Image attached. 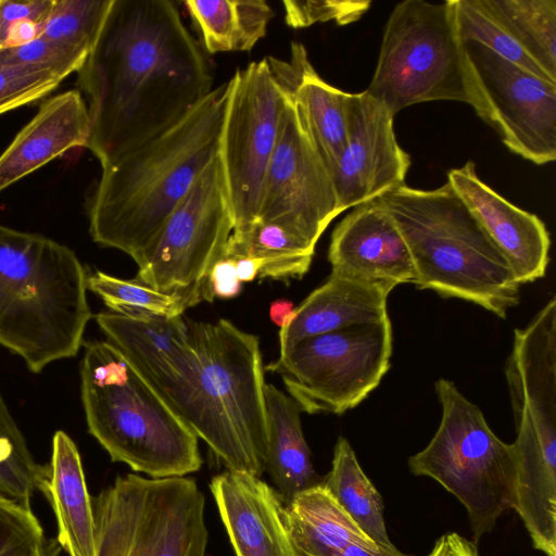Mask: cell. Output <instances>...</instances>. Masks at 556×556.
Returning <instances> with one entry per match:
<instances>
[{"mask_svg":"<svg viewBox=\"0 0 556 556\" xmlns=\"http://www.w3.org/2000/svg\"><path fill=\"white\" fill-rule=\"evenodd\" d=\"M101 167L160 135L212 90L207 54L172 0H113L77 72Z\"/></svg>","mask_w":556,"mask_h":556,"instance_id":"1","label":"cell"},{"mask_svg":"<svg viewBox=\"0 0 556 556\" xmlns=\"http://www.w3.org/2000/svg\"><path fill=\"white\" fill-rule=\"evenodd\" d=\"M229 92L213 90L173 126L102 166L89 198L92 240L136 261L218 155Z\"/></svg>","mask_w":556,"mask_h":556,"instance_id":"2","label":"cell"},{"mask_svg":"<svg viewBox=\"0 0 556 556\" xmlns=\"http://www.w3.org/2000/svg\"><path fill=\"white\" fill-rule=\"evenodd\" d=\"M87 276L66 245L0 223V344L30 371L79 351L92 316Z\"/></svg>","mask_w":556,"mask_h":556,"instance_id":"3","label":"cell"},{"mask_svg":"<svg viewBox=\"0 0 556 556\" xmlns=\"http://www.w3.org/2000/svg\"><path fill=\"white\" fill-rule=\"evenodd\" d=\"M378 199L406 242L416 287L501 318L518 304L520 285L508 263L447 181L432 190L401 185Z\"/></svg>","mask_w":556,"mask_h":556,"instance_id":"4","label":"cell"},{"mask_svg":"<svg viewBox=\"0 0 556 556\" xmlns=\"http://www.w3.org/2000/svg\"><path fill=\"white\" fill-rule=\"evenodd\" d=\"M80 390L89 433L113 462L151 478L202 466L198 437L109 341H88Z\"/></svg>","mask_w":556,"mask_h":556,"instance_id":"5","label":"cell"},{"mask_svg":"<svg viewBox=\"0 0 556 556\" xmlns=\"http://www.w3.org/2000/svg\"><path fill=\"white\" fill-rule=\"evenodd\" d=\"M191 329L201 369L175 413L228 470L261 478L267 419L258 338L227 319L191 321Z\"/></svg>","mask_w":556,"mask_h":556,"instance_id":"6","label":"cell"},{"mask_svg":"<svg viewBox=\"0 0 556 556\" xmlns=\"http://www.w3.org/2000/svg\"><path fill=\"white\" fill-rule=\"evenodd\" d=\"M442 417L429 444L408 458L409 470L438 481L465 506L473 538L491 531L516 506L517 455L500 440L480 408L451 380L434 384Z\"/></svg>","mask_w":556,"mask_h":556,"instance_id":"7","label":"cell"},{"mask_svg":"<svg viewBox=\"0 0 556 556\" xmlns=\"http://www.w3.org/2000/svg\"><path fill=\"white\" fill-rule=\"evenodd\" d=\"M365 91L393 116L404 108L437 100L475 106L452 0H405L395 5Z\"/></svg>","mask_w":556,"mask_h":556,"instance_id":"8","label":"cell"},{"mask_svg":"<svg viewBox=\"0 0 556 556\" xmlns=\"http://www.w3.org/2000/svg\"><path fill=\"white\" fill-rule=\"evenodd\" d=\"M91 502L96 556H205V498L191 478L127 473Z\"/></svg>","mask_w":556,"mask_h":556,"instance_id":"9","label":"cell"},{"mask_svg":"<svg viewBox=\"0 0 556 556\" xmlns=\"http://www.w3.org/2000/svg\"><path fill=\"white\" fill-rule=\"evenodd\" d=\"M390 319L306 338L269 363L289 396L308 414H343L377 388L390 368Z\"/></svg>","mask_w":556,"mask_h":556,"instance_id":"10","label":"cell"},{"mask_svg":"<svg viewBox=\"0 0 556 556\" xmlns=\"http://www.w3.org/2000/svg\"><path fill=\"white\" fill-rule=\"evenodd\" d=\"M233 229L218 155L207 165L165 222L153 243L135 261V281L163 292L202 291Z\"/></svg>","mask_w":556,"mask_h":556,"instance_id":"11","label":"cell"},{"mask_svg":"<svg viewBox=\"0 0 556 556\" xmlns=\"http://www.w3.org/2000/svg\"><path fill=\"white\" fill-rule=\"evenodd\" d=\"M228 84L218 157L232 231H239L257 219L263 182L278 140L287 93L267 58L237 70Z\"/></svg>","mask_w":556,"mask_h":556,"instance_id":"12","label":"cell"},{"mask_svg":"<svg viewBox=\"0 0 556 556\" xmlns=\"http://www.w3.org/2000/svg\"><path fill=\"white\" fill-rule=\"evenodd\" d=\"M475 111L514 153L543 165L556 159V84L489 48L463 41Z\"/></svg>","mask_w":556,"mask_h":556,"instance_id":"13","label":"cell"},{"mask_svg":"<svg viewBox=\"0 0 556 556\" xmlns=\"http://www.w3.org/2000/svg\"><path fill=\"white\" fill-rule=\"evenodd\" d=\"M286 93L278 140L265 174L256 220L283 226L316 245L340 213L328 168L300 109Z\"/></svg>","mask_w":556,"mask_h":556,"instance_id":"14","label":"cell"},{"mask_svg":"<svg viewBox=\"0 0 556 556\" xmlns=\"http://www.w3.org/2000/svg\"><path fill=\"white\" fill-rule=\"evenodd\" d=\"M96 320L108 341L175 412L201 369L191 321L182 316L125 315L111 311L97 314Z\"/></svg>","mask_w":556,"mask_h":556,"instance_id":"15","label":"cell"},{"mask_svg":"<svg viewBox=\"0 0 556 556\" xmlns=\"http://www.w3.org/2000/svg\"><path fill=\"white\" fill-rule=\"evenodd\" d=\"M393 118L366 91L351 93L346 143L329 172L339 213L404 185L410 157L396 141Z\"/></svg>","mask_w":556,"mask_h":556,"instance_id":"16","label":"cell"},{"mask_svg":"<svg viewBox=\"0 0 556 556\" xmlns=\"http://www.w3.org/2000/svg\"><path fill=\"white\" fill-rule=\"evenodd\" d=\"M331 274L380 286L390 292L413 283L409 250L379 199L359 204L336 226L328 250Z\"/></svg>","mask_w":556,"mask_h":556,"instance_id":"17","label":"cell"},{"mask_svg":"<svg viewBox=\"0 0 556 556\" xmlns=\"http://www.w3.org/2000/svg\"><path fill=\"white\" fill-rule=\"evenodd\" d=\"M447 182L504 256L519 285L545 275L551 239L536 215L490 188L479 178L471 161L450 170Z\"/></svg>","mask_w":556,"mask_h":556,"instance_id":"18","label":"cell"},{"mask_svg":"<svg viewBox=\"0 0 556 556\" xmlns=\"http://www.w3.org/2000/svg\"><path fill=\"white\" fill-rule=\"evenodd\" d=\"M210 488L237 556H298L286 504L261 478L227 470L215 476Z\"/></svg>","mask_w":556,"mask_h":556,"instance_id":"19","label":"cell"},{"mask_svg":"<svg viewBox=\"0 0 556 556\" xmlns=\"http://www.w3.org/2000/svg\"><path fill=\"white\" fill-rule=\"evenodd\" d=\"M91 119L80 91L47 99L0 155V192L75 148H87Z\"/></svg>","mask_w":556,"mask_h":556,"instance_id":"20","label":"cell"},{"mask_svg":"<svg viewBox=\"0 0 556 556\" xmlns=\"http://www.w3.org/2000/svg\"><path fill=\"white\" fill-rule=\"evenodd\" d=\"M389 293L380 286L330 274L280 328V354L309 337L388 319Z\"/></svg>","mask_w":556,"mask_h":556,"instance_id":"21","label":"cell"},{"mask_svg":"<svg viewBox=\"0 0 556 556\" xmlns=\"http://www.w3.org/2000/svg\"><path fill=\"white\" fill-rule=\"evenodd\" d=\"M267 59L279 84L300 109L330 172L346 143L351 93L326 83L314 70L301 43H292L291 62Z\"/></svg>","mask_w":556,"mask_h":556,"instance_id":"22","label":"cell"},{"mask_svg":"<svg viewBox=\"0 0 556 556\" xmlns=\"http://www.w3.org/2000/svg\"><path fill=\"white\" fill-rule=\"evenodd\" d=\"M45 496L55 514L58 542L70 556H96L94 518L81 459L62 430L52 439Z\"/></svg>","mask_w":556,"mask_h":556,"instance_id":"23","label":"cell"},{"mask_svg":"<svg viewBox=\"0 0 556 556\" xmlns=\"http://www.w3.org/2000/svg\"><path fill=\"white\" fill-rule=\"evenodd\" d=\"M264 393L267 419L265 471L287 504L321 480L312 464L299 405L274 384L265 383Z\"/></svg>","mask_w":556,"mask_h":556,"instance_id":"24","label":"cell"},{"mask_svg":"<svg viewBox=\"0 0 556 556\" xmlns=\"http://www.w3.org/2000/svg\"><path fill=\"white\" fill-rule=\"evenodd\" d=\"M286 523L298 556H340L351 544L379 547L321 482L286 504Z\"/></svg>","mask_w":556,"mask_h":556,"instance_id":"25","label":"cell"},{"mask_svg":"<svg viewBox=\"0 0 556 556\" xmlns=\"http://www.w3.org/2000/svg\"><path fill=\"white\" fill-rule=\"evenodd\" d=\"M184 5L206 54L250 51L274 16L264 0H187Z\"/></svg>","mask_w":556,"mask_h":556,"instance_id":"26","label":"cell"},{"mask_svg":"<svg viewBox=\"0 0 556 556\" xmlns=\"http://www.w3.org/2000/svg\"><path fill=\"white\" fill-rule=\"evenodd\" d=\"M315 247L283 226L255 220L248 228L231 232L222 257L263 258L265 264L258 278L288 281L291 278H301L307 273Z\"/></svg>","mask_w":556,"mask_h":556,"instance_id":"27","label":"cell"},{"mask_svg":"<svg viewBox=\"0 0 556 556\" xmlns=\"http://www.w3.org/2000/svg\"><path fill=\"white\" fill-rule=\"evenodd\" d=\"M321 483L374 543L382 548L395 547L387 533L382 497L343 437L334 445L331 470Z\"/></svg>","mask_w":556,"mask_h":556,"instance_id":"28","label":"cell"},{"mask_svg":"<svg viewBox=\"0 0 556 556\" xmlns=\"http://www.w3.org/2000/svg\"><path fill=\"white\" fill-rule=\"evenodd\" d=\"M87 288L97 294L111 312L125 315L176 317L201 301H207L202 291L163 292L100 270L87 276Z\"/></svg>","mask_w":556,"mask_h":556,"instance_id":"29","label":"cell"},{"mask_svg":"<svg viewBox=\"0 0 556 556\" xmlns=\"http://www.w3.org/2000/svg\"><path fill=\"white\" fill-rule=\"evenodd\" d=\"M514 38L556 79V0H489Z\"/></svg>","mask_w":556,"mask_h":556,"instance_id":"30","label":"cell"},{"mask_svg":"<svg viewBox=\"0 0 556 556\" xmlns=\"http://www.w3.org/2000/svg\"><path fill=\"white\" fill-rule=\"evenodd\" d=\"M48 465L34 458L0 394V495L30 507L36 492L45 493Z\"/></svg>","mask_w":556,"mask_h":556,"instance_id":"31","label":"cell"},{"mask_svg":"<svg viewBox=\"0 0 556 556\" xmlns=\"http://www.w3.org/2000/svg\"><path fill=\"white\" fill-rule=\"evenodd\" d=\"M452 2L462 41L478 42L515 65L556 84V79L508 31L492 10L489 0Z\"/></svg>","mask_w":556,"mask_h":556,"instance_id":"32","label":"cell"},{"mask_svg":"<svg viewBox=\"0 0 556 556\" xmlns=\"http://www.w3.org/2000/svg\"><path fill=\"white\" fill-rule=\"evenodd\" d=\"M113 0H54L40 36L88 54L96 45Z\"/></svg>","mask_w":556,"mask_h":556,"instance_id":"33","label":"cell"},{"mask_svg":"<svg viewBox=\"0 0 556 556\" xmlns=\"http://www.w3.org/2000/svg\"><path fill=\"white\" fill-rule=\"evenodd\" d=\"M54 555V543L30 507L0 495V556Z\"/></svg>","mask_w":556,"mask_h":556,"instance_id":"34","label":"cell"},{"mask_svg":"<svg viewBox=\"0 0 556 556\" xmlns=\"http://www.w3.org/2000/svg\"><path fill=\"white\" fill-rule=\"evenodd\" d=\"M66 77L58 70L38 65L0 66V115L46 97Z\"/></svg>","mask_w":556,"mask_h":556,"instance_id":"35","label":"cell"},{"mask_svg":"<svg viewBox=\"0 0 556 556\" xmlns=\"http://www.w3.org/2000/svg\"><path fill=\"white\" fill-rule=\"evenodd\" d=\"M87 56V52L39 36L27 43L2 49L0 66L38 65L58 70L68 76L80 70Z\"/></svg>","mask_w":556,"mask_h":556,"instance_id":"36","label":"cell"},{"mask_svg":"<svg viewBox=\"0 0 556 556\" xmlns=\"http://www.w3.org/2000/svg\"><path fill=\"white\" fill-rule=\"evenodd\" d=\"M285 21L292 28L334 21L339 25L356 22L369 9V0H285Z\"/></svg>","mask_w":556,"mask_h":556,"instance_id":"37","label":"cell"},{"mask_svg":"<svg viewBox=\"0 0 556 556\" xmlns=\"http://www.w3.org/2000/svg\"><path fill=\"white\" fill-rule=\"evenodd\" d=\"M54 0H0V37L9 25L20 20L45 24ZM1 47V46H0Z\"/></svg>","mask_w":556,"mask_h":556,"instance_id":"38","label":"cell"},{"mask_svg":"<svg viewBox=\"0 0 556 556\" xmlns=\"http://www.w3.org/2000/svg\"><path fill=\"white\" fill-rule=\"evenodd\" d=\"M207 282L213 299H230L238 295L241 282L237 276L235 260L220 257L212 267Z\"/></svg>","mask_w":556,"mask_h":556,"instance_id":"39","label":"cell"},{"mask_svg":"<svg viewBox=\"0 0 556 556\" xmlns=\"http://www.w3.org/2000/svg\"><path fill=\"white\" fill-rule=\"evenodd\" d=\"M427 556H479L473 542L457 533L442 535Z\"/></svg>","mask_w":556,"mask_h":556,"instance_id":"40","label":"cell"},{"mask_svg":"<svg viewBox=\"0 0 556 556\" xmlns=\"http://www.w3.org/2000/svg\"><path fill=\"white\" fill-rule=\"evenodd\" d=\"M235 262L237 276L241 283L253 281L265 264L263 258L252 256L239 257Z\"/></svg>","mask_w":556,"mask_h":556,"instance_id":"41","label":"cell"},{"mask_svg":"<svg viewBox=\"0 0 556 556\" xmlns=\"http://www.w3.org/2000/svg\"><path fill=\"white\" fill-rule=\"evenodd\" d=\"M340 556H406L396 547H368L361 544L349 545Z\"/></svg>","mask_w":556,"mask_h":556,"instance_id":"42","label":"cell"},{"mask_svg":"<svg viewBox=\"0 0 556 556\" xmlns=\"http://www.w3.org/2000/svg\"><path fill=\"white\" fill-rule=\"evenodd\" d=\"M294 311L292 302L286 299H278L270 304L269 316L278 327H282Z\"/></svg>","mask_w":556,"mask_h":556,"instance_id":"43","label":"cell"},{"mask_svg":"<svg viewBox=\"0 0 556 556\" xmlns=\"http://www.w3.org/2000/svg\"><path fill=\"white\" fill-rule=\"evenodd\" d=\"M2 48L0 47V52H1Z\"/></svg>","mask_w":556,"mask_h":556,"instance_id":"44","label":"cell"}]
</instances>
